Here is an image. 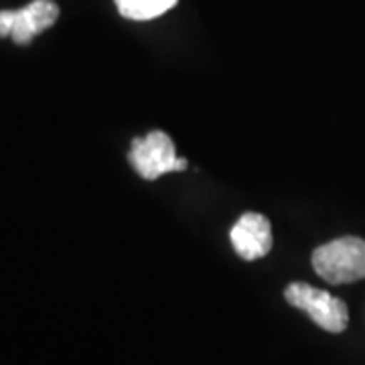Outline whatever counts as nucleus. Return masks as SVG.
Returning <instances> with one entry per match:
<instances>
[{
  "label": "nucleus",
  "mask_w": 365,
  "mask_h": 365,
  "mask_svg": "<svg viewBox=\"0 0 365 365\" xmlns=\"http://www.w3.org/2000/svg\"><path fill=\"white\" fill-rule=\"evenodd\" d=\"M313 268L329 284H349L365 278V240L339 237L313 252Z\"/></svg>",
  "instance_id": "obj_1"
},
{
  "label": "nucleus",
  "mask_w": 365,
  "mask_h": 365,
  "mask_svg": "<svg viewBox=\"0 0 365 365\" xmlns=\"http://www.w3.org/2000/svg\"><path fill=\"white\" fill-rule=\"evenodd\" d=\"M128 160L146 181H155L167 173L187 169V160L177 157L169 134L160 130H153L146 136L134 138L128 150Z\"/></svg>",
  "instance_id": "obj_2"
},
{
  "label": "nucleus",
  "mask_w": 365,
  "mask_h": 365,
  "mask_svg": "<svg viewBox=\"0 0 365 365\" xmlns=\"http://www.w3.org/2000/svg\"><path fill=\"white\" fill-rule=\"evenodd\" d=\"M284 299L292 307L304 311L317 325L329 333H343L349 325L347 304L325 290H319L304 282H292L284 290Z\"/></svg>",
  "instance_id": "obj_3"
},
{
  "label": "nucleus",
  "mask_w": 365,
  "mask_h": 365,
  "mask_svg": "<svg viewBox=\"0 0 365 365\" xmlns=\"http://www.w3.org/2000/svg\"><path fill=\"white\" fill-rule=\"evenodd\" d=\"M235 254L244 260H260L272 250V225L262 213H244L230 232Z\"/></svg>",
  "instance_id": "obj_4"
},
{
  "label": "nucleus",
  "mask_w": 365,
  "mask_h": 365,
  "mask_svg": "<svg viewBox=\"0 0 365 365\" xmlns=\"http://www.w3.org/2000/svg\"><path fill=\"white\" fill-rule=\"evenodd\" d=\"M11 39L16 45H29L35 35L47 31L59 19V6L53 0H33L25 9L9 11Z\"/></svg>",
  "instance_id": "obj_5"
},
{
  "label": "nucleus",
  "mask_w": 365,
  "mask_h": 365,
  "mask_svg": "<svg viewBox=\"0 0 365 365\" xmlns=\"http://www.w3.org/2000/svg\"><path fill=\"white\" fill-rule=\"evenodd\" d=\"M177 4V0H116V6L124 19L150 21L165 14Z\"/></svg>",
  "instance_id": "obj_6"
}]
</instances>
